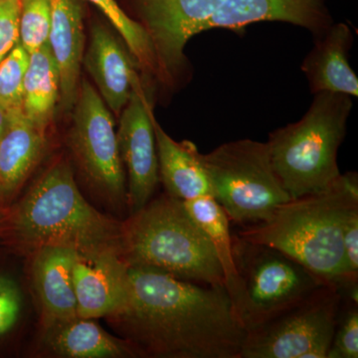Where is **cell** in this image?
Listing matches in <instances>:
<instances>
[{"label": "cell", "mask_w": 358, "mask_h": 358, "mask_svg": "<svg viewBox=\"0 0 358 358\" xmlns=\"http://www.w3.org/2000/svg\"><path fill=\"white\" fill-rule=\"evenodd\" d=\"M128 303L115 315L138 355L162 358H240L246 329L223 287L129 267Z\"/></svg>", "instance_id": "obj_1"}, {"label": "cell", "mask_w": 358, "mask_h": 358, "mask_svg": "<svg viewBox=\"0 0 358 358\" xmlns=\"http://www.w3.org/2000/svg\"><path fill=\"white\" fill-rule=\"evenodd\" d=\"M358 207L357 173L341 174L322 192L289 200L262 222L242 226L238 236L274 247L298 261L324 284L343 294L357 292L348 282L343 252V224Z\"/></svg>", "instance_id": "obj_2"}, {"label": "cell", "mask_w": 358, "mask_h": 358, "mask_svg": "<svg viewBox=\"0 0 358 358\" xmlns=\"http://www.w3.org/2000/svg\"><path fill=\"white\" fill-rule=\"evenodd\" d=\"M14 234L34 250L66 247L78 253L114 250L122 255V223L84 199L69 164L58 162L30 188L11 219Z\"/></svg>", "instance_id": "obj_3"}, {"label": "cell", "mask_w": 358, "mask_h": 358, "mask_svg": "<svg viewBox=\"0 0 358 358\" xmlns=\"http://www.w3.org/2000/svg\"><path fill=\"white\" fill-rule=\"evenodd\" d=\"M122 257L129 267L155 268L185 281L225 288L210 239L182 200L169 194L150 200L122 222Z\"/></svg>", "instance_id": "obj_4"}, {"label": "cell", "mask_w": 358, "mask_h": 358, "mask_svg": "<svg viewBox=\"0 0 358 358\" xmlns=\"http://www.w3.org/2000/svg\"><path fill=\"white\" fill-rule=\"evenodd\" d=\"M352 98L331 92L315 94L300 121L268 134L271 162L292 199L322 192L341 176L338 154L345 138Z\"/></svg>", "instance_id": "obj_5"}, {"label": "cell", "mask_w": 358, "mask_h": 358, "mask_svg": "<svg viewBox=\"0 0 358 358\" xmlns=\"http://www.w3.org/2000/svg\"><path fill=\"white\" fill-rule=\"evenodd\" d=\"M202 162L214 199L230 222H262L292 199L275 173L267 143L230 141L202 155Z\"/></svg>", "instance_id": "obj_6"}, {"label": "cell", "mask_w": 358, "mask_h": 358, "mask_svg": "<svg viewBox=\"0 0 358 358\" xmlns=\"http://www.w3.org/2000/svg\"><path fill=\"white\" fill-rule=\"evenodd\" d=\"M233 258L245 293L242 324L256 329L298 305L324 284L274 247L232 235Z\"/></svg>", "instance_id": "obj_7"}, {"label": "cell", "mask_w": 358, "mask_h": 358, "mask_svg": "<svg viewBox=\"0 0 358 358\" xmlns=\"http://www.w3.org/2000/svg\"><path fill=\"white\" fill-rule=\"evenodd\" d=\"M343 294L322 285L308 298L247 331L240 358H327Z\"/></svg>", "instance_id": "obj_8"}, {"label": "cell", "mask_w": 358, "mask_h": 358, "mask_svg": "<svg viewBox=\"0 0 358 358\" xmlns=\"http://www.w3.org/2000/svg\"><path fill=\"white\" fill-rule=\"evenodd\" d=\"M74 108L71 141L85 173L110 199H127L126 173L112 112L87 80L80 86Z\"/></svg>", "instance_id": "obj_9"}, {"label": "cell", "mask_w": 358, "mask_h": 358, "mask_svg": "<svg viewBox=\"0 0 358 358\" xmlns=\"http://www.w3.org/2000/svg\"><path fill=\"white\" fill-rule=\"evenodd\" d=\"M224 0H134L138 20L152 41L157 76L171 84L186 68L185 47Z\"/></svg>", "instance_id": "obj_10"}, {"label": "cell", "mask_w": 358, "mask_h": 358, "mask_svg": "<svg viewBox=\"0 0 358 358\" xmlns=\"http://www.w3.org/2000/svg\"><path fill=\"white\" fill-rule=\"evenodd\" d=\"M120 115L117 147L128 173L127 199L134 214L150 201L159 182L155 115L141 80L134 84L131 98Z\"/></svg>", "instance_id": "obj_11"}, {"label": "cell", "mask_w": 358, "mask_h": 358, "mask_svg": "<svg viewBox=\"0 0 358 358\" xmlns=\"http://www.w3.org/2000/svg\"><path fill=\"white\" fill-rule=\"evenodd\" d=\"M129 265L114 250L78 253L73 282L78 317H115L127 306L129 294Z\"/></svg>", "instance_id": "obj_12"}, {"label": "cell", "mask_w": 358, "mask_h": 358, "mask_svg": "<svg viewBox=\"0 0 358 358\" xmlns=\"http://www.w3.org/2000/svg\"><path fill=\"white\" fill-rule=\"evenodd\" d=\"M327 0H224L203 31L224 28L240 31L252 23L279 21L308 30L315 38L334 24Z\"/></svg>", "instance_id": "obj_13"}, {"label": "cell", "mask_w": 358, "mask_h": 358, "mask_svg": "<svg viewBox=\"0 0 358 358\" xmlns=\"http://www.w3.org/2000/svg\"><path fill=\"white\" fill-rule=\"evenodd\" d=\"M83 63L110 112L121 114L134 84L141 80L136 72L138 64L126 45L107 27L96 23L92 27Z\"/></svg>", "instance_id": "obj_14"}, {"label": "cell", "mask_w": 358, "mask_h": 358, "mask_svg": "<svg viewBox=\"0 0 358 358\" xmlns=\"http://www.w3.org/2000/svg\"><path fill=\"white\" fill-rule=\"evenodd\" d=\"M50 4L48 45L60 75L61 103L69 110L76 102L83 63V6L81 0H50Z\"/></svg>", "instance_id": "obj_15"}, {"label": "cell", "mask_w": 358, "mask_h": 358, "mask_svg": "<svg viewBox=\"0 0 358 358\" xmlns=\"http://www.w3.org/2000/svg\"><path fill=\"white\" fill-rule=\"evenodd\" d=\"M353 34L345 23H334L301 64L313 95L320 92L358 96V79L348 62Z\"/></svg>", "instance_id": "obj_16"}, {"label": "cell", "mask_w": 358, "mask_h": 358, "mask_svg": "<svg viewBox=\"0 0 358 358\" xmlns=\"http://www.w3.org/2000/svg\"><path fill=\"white\" fill-rule=\"evenodd\" d=\"M33 281L47 327L78 317L73 268L78 252L66 247L35 250Z\"/></svg>", "instance_id": "obj_17"}, {"label": "cell", "mask_w": 358, "mask_h": 358, "mask_svg": "<svg viewBox=\"0 0 358 358\" xmlns=\"http://www.w3.org/2000/svg\"><path fill=\"white\" fill-rule=\"evenodd\" d=\"M154 129L159 180L164 183L167 194L182 201L202 196L213 197L202 154L196 145L189 141H174L155 117Z\"/></svg>", "instance_id": "obj_18"}, {"label": "cell", "mask_w": 358, "mask_h": 358, "mask_svg": "<svg viewBox=\"0 0 358 358\" xmlns=\"http://www.w3.org/2000/svg\"><path fill=\"white\" fill-rule=\"evenodd\" d=\"M45 131L26 119L23 113L10 115L0 136V199L20 187L43 155Z\"/></svg>", "instance_id": "obj_19"}, {"label": "cell", "mask_w": 358, "mask_h": 358, "mask_svg": "<svg viewBox=\"0 0 358 358\" xmlns=\"http://www.w3.org/2000/svg\"><path fill=\"white\" fill-rule=\"evenodd\" d=\"M47 329V345L60 357L122 358L138 355L129 341L115 338L93 319L76 317Z\"/></svg>", "instance_id": "obj_20"}, {"label": "cell", "mask_w": 358, "mask_h": 358, "mask_svg": "<svg viewBox=\"0 0 358 358\" xmlns=\"http://www.w3.org/2000/svg\"><path fill=\"white\" fill-rule=\"evenodd\" d=\"M183 204L193 220L199 224L213 244L222 268L224 286L229 294L235 312L242 322L245 293L233 258L230 220L214 197L202 196L186 200L183 201Z\"/></svg>", "instance_id": "obj_21"}, {"label": "cell", "mask_w": 358, "mask_h": 358, "mask_svg": "<svg viewBox=\"0 0 358 358\" xmlns=\"http://www.w3.org/2000/svg\"><path fill=\"white\" fill-rule=\"evenodd\" d=\"M60 99V75L48 43L29 55L23 84L22 112L35 127L46 131Z\"/></svg>", "instance_id": "obj_22"}, {"label": "cell", "mask_w": 358, "mask_h": 358, "mask_svg": "<svg viewBox=\"0 0 358 358\" xmlns=\"http://www.w3.org/2000/svg\"><path fill=\"white\" fill-rule=\"evenodd\" d=\"M106 16L117 30L138 67L157 75V66L154 47L145 28L129 17L115 0H88Z\"/></svg>", "instance_id": "obj_23"}, {"label": "cell", "mask_w": 358, "mask_h": 358, "mask_svg": "<svg viewBox=\"0 0 358 358\" xmlns=\"http://www.w3.org/2000/svg\"><path fill=\"white\" fill-rule=\"evenodd\" d=\"M29 55L18 42L0 61V103L10 115L22 112L23 84Z\"/></svg>", "instance_id": "obj_24"}, {"label": "cell", "mask_w": 358, "mask_h": 358, "mask_svg": "<svg viewBox=\"0 0 358 358\" xmlns=\"http://www.w3.org/2000/svg\"><path fill=\"white\" fill-rule=\"evenodd\" d=\"M20 42L28 53L48 43L50 0H20Z\"/></svg>", "instance_id": "obj_25"}, {"label": "cell", "mask_w": 358, "mask_h": 358, "mask_svg": "<svg viewBox=\"0 0 358 358\" xmlns=\"http://www.w3.org/2000/svg\"><path fill=\"white\" fill-rule=\"evenodd\" d=\"M358 357L357 301L343 298V307L327 358Z\"/></svg>", "instance_id": "obj_26"}, {"label": "cell", "mask_w": 358, "mask_h": 358, "mask_svg": "<svg viewBox=\"0 0 358 358\" xmlns=\"http://www.w3.org/2000/svg\"><path fill=\"white\" fill-rule=\"evenodd\" d=\"M20 310V287L11 278L0 275V336L15 326Z\"/></svg>", "instance_id": "obj_27"}, {"label": "cell", "mask_w": 358, "mask_h": 358, "mask_svg": "<svg viewBox=\"0 0 358 358\" xmlns=\"http://www.w3.org/2000/svg\"><path fill=\"white\" fill-rule=\"evenodd\" d=\"M20 0L0 1V61L20 42Z\"/></svg>", "instance_id": "obj_28"}, {"label": "cell", "mask_w": 358, "mask_h": 358, "mask_svg": "<svg viewBox=\"0 0 358 358\" xmlns=\"http://www.w3.org/2000/svg\"><path fill=\"white\" fill-rule=\"evenodd\" d=\"M343 252L348 282L358 285V207L346 216L343 231Z\"/></svg>", "instance_id": "obj_29"}, {"label": "cell", "mask_w": 358, "mask_h": 358, "mask_svg": "<svg viewBox=\"0 0 358 358\" xmlns=\"http://www.w3.org/2000/svg\"><path fill=\"white\" fill-rule=\"evenodd\" d=\"M9 119H10V115L0 103V136L6 131L7 126H8Z\"/></svg>", "instance_id": "obj_30"}, {"label": "cell", "mask_w": 358, "mask_h": 358, "mask_svg": "<svg viewBox=\"0 0 358 358\" xmlns=\"http://www.w3.org/2000/svg\"><path fill=\"white\" fill-rule=\"evenodd\" d=\"M0 1H6V0H0Z\"/></svg>", "instance_id": "obj_31"}]
</instances>
